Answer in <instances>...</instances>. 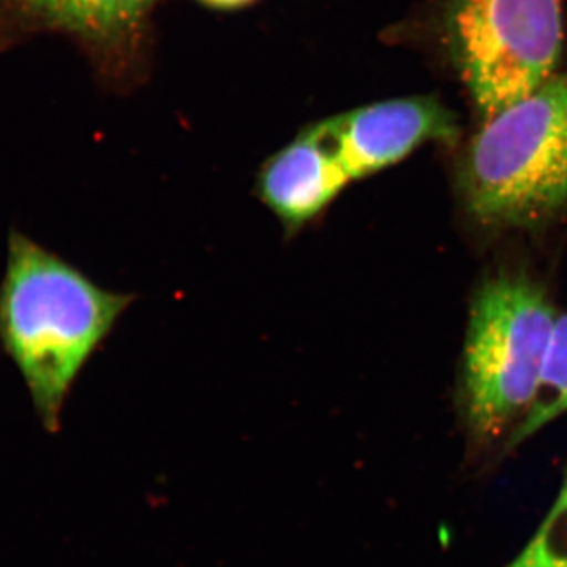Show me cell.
I'll return each instance as SVG.
<instances>
[{"label": "cell", "mask_w": 567, "mask_h": 567, "mask_svg": "<svg viewBox=\"0 0 567 567\" xmlns=\"http://www.w3.org/2000/svg\"><path fill=\"white\" fill-rule=\"evenodd\" d=\"M134 295L99 286L76 265L11 229L0 279V349L22 377L44 431H61L82 369Z\"/></svg>", "instance_id": "obj_1"}, {"label": "cell", "mask_w": 567, "mask_h": 567, "mask_svg": "<svg viewBox=\"0 0 567 567\" xmlns=\"http://www.w3.org/2000/svg\"><path fill=\"white\" fill-rule=\"evenodd\" d=\"M464 210L492 233L535 230L567 207V70L481 123L457 167Z\"/></svg>", "instance_id": "obj_2"}, {"label": "cell", "mask_w": 567, "mask_h": 567, "mask_svg": "<svg viewBox=\"0 0 567 567\" xmlns=\"http://www.w3.org/2000/svg\"><path fill=\"white\" fill-rule=\"evenodd\" d=\"M557 319L544 287L520 271H499L477 287L461 372L462 416L476 451H506L527 417Z\"/></svg>", "instance_id": "obj_3"}, {"label": "cell", "mask_w": 567, "mask_h": 567, "mask_svg": "<svg viewBox=\"0 0 567 567\" xmlns=\"http://www.w3.org/2000/svg\"><path fill=\"white\" fill-rule=\"evenodd\" d=\"M443 37L484 123L554 74L561 0H445Z\"/></svg>", "instance_id": "obj_4"}, {"label": "cell", "mask_w": 567, "mask_h": 567, "mask_svg": "<svg viewBox=\"0 0 567 567\" xmlns=\"http://www.w3.org/2000/svg\"><path fill=\"white\" fill-rule=\"evenodd\" d=\"M163 0H0V52L55 33L73 41L106 91L151 76L153 17Z\"/></svg>", "instance_id": "obj_5"}, {"label": "cell", "mask_w": 567, "mask_h": 567, "mask_svg": "<svg viewBox=\"0 0 567 567\" xmlns=\"http://www.w3.org/2000/svg\"><path fill=\"white\" fill-rule=\"evenodd\" d=\"M312 123L350 183L404 162L427 142L458 136L456 115L432 96L364 104Z\"/></svg>", "instance_id": "obj_6"}, {"label": "cell", "mask_w": 567, "mask_h": 567, "mask_svg": "<svg viewBox=\"0 0 567 567\" xmlns=\"http://www.w3.org/2000/svg\"><path fill=\"white\" fill-rule=\"evenodd\" d=\"M333 155L308 123L256 173L252 193L281 224L284 238L315 227L349 186Z\"/></svg>", "instance_id": "obj_7"}, {"label": "cell", "mask_w": 567, "mask_h": 567, "mask_svg": "<svg viewBox=\"0 0 567 567\" xmlns=\"http://www.w3.org/2000/svg\"><path fill=\"white\" fill-rule=\"evenodd\" d=\"M567 412V315L558 316L548 347L539 393L527 417L511 436L506 451L516 450L520 443L546 427Z\"/></svg>", "instance_id": "obj_8"}, {"label": "cell", "mask_w": 567, "mask_h": 567, "mask_svg": "<svg viewBox=\"0 0 567 567\" xmlns=\"http://www.w3.org/2000/svg\"><path fill=\"white\" fill-rule=\"evenodd\" d=\"M506 567H567V475L543 524Z\"/></svg>", "instance_id": "obj_9"}, {"label": "cell", "mask_w": 567, "mask_h": 567, "mask_svg": "<svg viewBox=\"0 0 567 567\" xmlns=\"http://www.w3.org/2000/svg\"><path fill=\"white\" fill-rule=\"evenodd\" d=\"M197 3L204 6L205 9H210L215 11H238L248 9V7L254 6V3L259 2V0H196Z\"/></svg>", "instance_id": "obj_10"}]
</instances>
